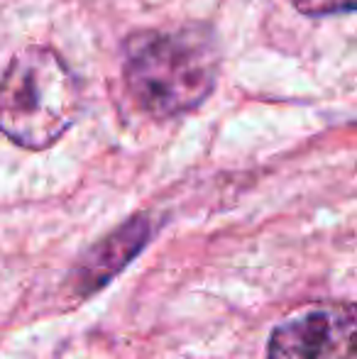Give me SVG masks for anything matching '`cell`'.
<instances>
[{"label": "cell", "mask_w": 357, "mask_h": 359, "mask_svg": "<svg viewBox=\"0 0 357 359\" xmlns=\"http://www.w3.org/2000/svg\"><path fill=\"white\" fill-rule=\"evenodd\" d=\"M291 5L309 18H323V15L348 13L355 8V0H291Z\"/></svg>", "instance_id": "obj_5"}, {"label": "cell", "mask_w": 357, "mask_h": 359, "mask_svg": "<svg viewBox=\"0 0 357 359\" xmlns=\"http://www.w3.org/2000/svg\"><path fill=\"white\" fill-rule=\"evenodd\" d=\"M149 240V220L142 215L133 217L108 237L98 242L93 250L81 259L74 271V286L79 296H90L100 286H105L123 266L147 245Z\"/></svg>", "instance_id": "obj_4"}, {"label": "cell", "mask_w": 357, "mask_h": 359, "mask_svg": "<svg viewBox=\"0 0 357 359\" xmlns=\"http://www.w3.org/2000/svg\"><path fill=\"white\" fill-rule=\"evenodd\" d=\"M355 332L353 303H316L274 327L267 359H353Z\"/></svg>", "instance_id": "obj_3"}, {"label": "cell", "mask_w": 357, "mask_h": 359, "mask_svg": "<svg viewBox=\"0 0 357 359\" xmlns=\"http://www.w3.org/2000/svg\"><path fill=\"white\" fill-rule=\"evenodd\" d=\"M123 52L130 98L152 118L191 113L218 81V52L201 27L142 29L130 34Z\"/></svg>", "instance_id": "obj_1"}, {"label": "cell", "mask_w": 357, "mask_h": 359, "mask_svg": "<svg viewBox=\"0 0 357 359\" xmlns=\"http://www.w3.org/2000/svg\"><path fill=\"white\" fill-rule=\"evenodd\" d=\"M81 86L49 47L20 49L0 79V133L25 149H47L76 123Z\"/></svg>", "instance_id": "obj_2"}]
</instances>
